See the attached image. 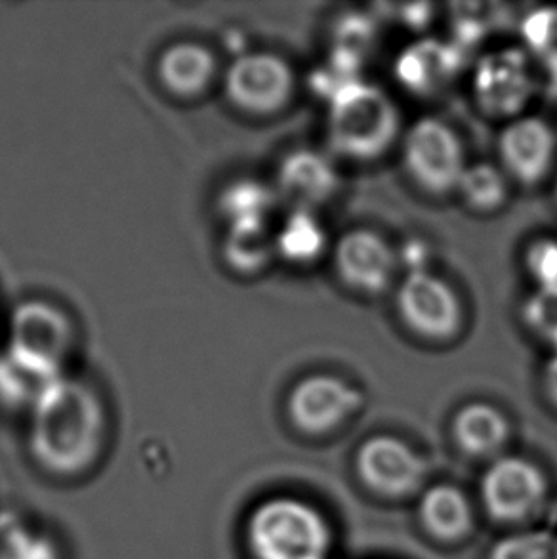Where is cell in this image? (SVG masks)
I'll return each instance as SVG.
<instances>
[{
  "label": "cell",
  "instance_id": "1",
  "mask_svg": "<svg viewBox=\"0 0 557 559\" xmlns=\"http://www.w3.org/2000/svg\"><path fill=\"white\" fill-rule=\"evenodd\" d=\"M106 433L104 403L79 378H58L29 411L31 456L50 476L86 474L99 461Z\"/></svg>",
  "mask_w": 557,
  "mask_h": 559
},
{
  "label": "cell",
  "instance_id": "2",
  "mask_svg": "<svg viewBox=\"0 0 557 559\" xmlns=\"http://www.w3.org/2000/svg\"><path fill=\"white\" fill-rule=\"evenodd\" d=\"M252 559H332L336 535L321 508L293 495H277L252 508L245 523Z\"/></svg>",
  "mask_w": 557,
  "mask_h": 559
},
{
  "label": "cell",
  "instance_id": "3",
  "mask_svg": "<svg viewBox=\"0 0 557 559\" xmlns=\"http://www.w3.org/2000/svg\"><path fill=\"white\" fill-rule=\"evenodd\" d=\"M400 132V109L377 84L355 79L329 98L327 138L332 152L344 159H380L392 150Z\"/></svg>",
  "mask_w": 557,
  "mask_h": 559
},
{
  "label": "cell",
  "instance_id": "4",
  "mask_svg": "<svg viewBox=\"0 0 557 559\" xmlns=\"http://www.w3.org/2000/svg\"><path fill=\"white\" fill-rule=\"evenodd\" d=\"M550 499L548 476L535 461L502 454L487 464L479 479V502L490 522L523 530L543 514Z\"/></svg>",
  "mask_w": 557,
  "mask_h": 559
},
{
  "label": "cell",
  "instance_id": "5",
  "mask_svg": "<svg viewBox=\"0 0 557 559\" xmlns=\"http://www.w3.org/2000/svg\"><path fill=\"white\" fill-rule=\"evenodd\" d=\"M354 468L359 484L378 499H415L428 487V459L392 433L365 439L355 451Z\"/></svg>",
  "mask_w": 557,
  "mask_h": 559
},
{
  "label": "cell",
  "instance_id": "6",
  "mask_svg": "<svg viewBox=\"0 0 557 559\" xmlns=\"http://www.w3.org/2000/svg\"><path fill=\"white\" fill-rule=\"evenodd\" d=\"M403 167L429 195H451L466 170V152L459 134L441 119L422 117L405 132Z\"/></svg>",
  "mask_w": 557,
  "mask_h": 559
},
{
  "label": "cell",
  "instance_id": "7",
  "mask_svg": "<svg viewBox=\"0 0 557 559\" xmlns=\"http://www.w3.org/2000/svg\"><path fill=\"white\" fill-rule=\"evenodd\" d=\"M75 333L66 311L43 300L15 308L8 326L7 352L45 371L66 374L63 367L73 352Z\"/></svg>",
  "mask_w": 557,
  "mask_h": 559
},
{
  "label": "cell",
  "instance_id": "8",
  "mask_svg": "<svg viewBox=\"0 0 557 559\" xmlns=\"http://www.w3.org/2000/svg\"><path fill=\"white\" fill-rule=\"evenodd\" d=\"M403 325L424 341L449 342L464 325V310L454 288L428 270H411L395 293Z\"/></svg>",
  "mask_w": 557,
  "mask_h": 559
},
{
  "label": "cell",
  "instance_id": "9",
  "mask_svg": "<svg viewBox=\"0 0 557 559\" xmlns=\"http://www.w3.org/2000/svg\"><path fill=\"white\" fill-rule=\"evenodd\" d=\"M365 405L359 388L319 372L301 378L286 397V416L308 438H324L349 423Z\"/></svg>",
  "mask_w": 557,
  "mask_h": 559
},
{
  "label": "cell",
  "instance_id": "10",
  "mask_svg": "<svg viewBox=\"0 0 557 559\" xmlns=\"http://www.w3.org/2000/svg\"><path fill=\"white\" fill-rule=\"evenodd\" d=\"M477 107L493 119H518L535 96V76L523 48H500L482 56L472 73Z\"/></svg>",
  "mask_w": 557,
  "mask_h": 559
},
{
  "label": "cell",
  "instance_id": "11",
  "mask_svg": "<svg viewBox=\"0 0 557 559\" xmlns=\"http://www.w3.org/2000/svg\"><path fill=\"white\" fill-rule=\"evenodd\" d=\"M294 88L293 68L277 53H242L227 68V98L245 114H277L293 99Z\"/></svg>",
  "mask_w": 557,
  "mask_h": 559
},
{
  "label": "cell",
  "instance_id": "12",
  "mask_svg": "<svg viewBox=\"0 0 557 559\" xmlns=\"http://www.w3.org/2000/svg\"><path fill=\"white\" fill-rule=\"evenodd\" d=\"M334 270L344 287L357 295L380 296L392 287L398 257L382 235L355 227L334 245Z\"/></svg>",
  "mask_w": 557,
  "mask_h": 559
},
{
  "label": "cell",
  "instance_id": "13",
  "mask_svg": "<svg viewBox=\"0 0 557 559\" xmlns=\"http://www.w3.org/2000/svg\"><path fill=\"white\" fill-rule=\"evenodd\" d=\"M557 136L552 124L536 115H521L508 121L498 134V157L502 170L521 186H536L550 175L556 163Z\"/></svg>",
  "mask_w": 557,
  "mask_h": 559
},
{
  "label": "cell",
  "instance_id": "14",
  "mask_svg": "<svg viewBox=\"0 0 557 559\" xmlns=\"http://www.w3.org/2000/svg\"><path fill=\"white\" fill-rule=\"evenodd\" d=\"M466 53L454 40L420 38L401 50L393 73L405 91L434 98L447 91L464 69Z\"/></svg>",
  "mask_w": 557,
  "mask_h": 559
},
{
  "label": "cell",
  "instance_id": "15",
  "mask_svg": "<svg viewBox=\"0 0 557 559\" xmlns=\"http://www.w3.org/2000/svg\"><path fill=\"white\" fill-rule=\"evenodd\" d=\"M339 186V173L331 159L313 150L288 153L277 168L278 201H286L293 209L316 211L336 193Z\"/></svg>",
  "mask_w": 557,
  "mask_h": 559
},
{
  "label": "cell",
  "instance_id": "16",
  "mask_svg": "<svg viewBox=\"0 0 557 559\" xmlns=\"http://www.w3.org/2000/svg\"><path fill=\"white\" fill-rule=\"evenodd\" d=\"M416 520L437 545H460L474 535V502L459 485H428L418 497Z\"/></svg>",
  "mask_w": 557,
  "mask_h": 559
},
{
  "label": "cell",
  "instance_id": "17",
  "mask_svg": "<svg viewBox=\"0 0 557 559\" xmlns=\"http://www.w3.org/2000/svg\"><path fill=\"white\" fill-rule=\"evenodd\" d=\"M451 436L457 449L467 459L493 462L506 454L512 439V423L495 405L472 401L452 416Z\"/></svg>",
  "mask_w": 557,
  "mask_h": 559
},
{
  "label": "cell",
  "instance_id": "18",
  "mask_svg": "<svg viewBox=\"0 0 557 559\" xmlns=\"http://www.w3.org/2000/svg\"><path fill=\"white\" fill-rule=\"evenodd\" d=\"M218 71L214 53L197 43H178L161 53L157 75L166 91L178 98H195L211 86Z\"/></svg>",
  "mask_w": 557,
  "mask_h": 559
},
{
  "label": "cell",
  "instance_id": "19",
  "mask_svg": "<svg viewBox=\"0 0 557 559\" xmlns=\"http://www.w3.org/2000/svg\"><path fill=\"white\" fill-rule=\"evenodd\" d=\"M273 245L275 254L288 264L309 265L323 257L329 237L316 212L293 209L277 234H273Z\"/></svg>",
  "mask_w": 557,
  "mask_h": 559
},
{
  "label": "cell",
  "instance_id": "20",
  "mask_svg": "<svg viewBox=\"0 0 557 559\" xmlns=\"http://www.w3.org/2000/svg\"><path fill=\"white\" fill-rule=\"evenodd\" d=\"M61 377L63 374L45 371L4 349L0 354V405L29 413L40 395Z\"/></svg>",
  "mask_w": 557,
  "mask_h": 559
},
{
  "label": "cell",
  "instance_id": "21",
  "mask_svg": "<svg viewBox=\"0 0 557 559\" xmlns=\"http://www.w3.org/2000/svg\"><path fill=\"white\" fill-rule=\"evenodd\" d=\"M278 203L277 191L268 183L252 178H242L229 183L220 193V214L227 219V226H242V224H268V216L272 214Z\"/></svg>",
  "mask_w": 557,
  "mask_h": 559
},
{
  "label": "cell",
  "instance_id": "22",
  "mask_svg": "<svg viewBox=\"0 0 557 559\" xmlns=\"http://www.w3.org/2000/svg\"><path fill=\"white\" fill-rule=\"evenodd\" d=\"M0 559H61L52 535L12 510L0 512Z\"/></svg>",
  "mask_w": 557,
  "mask_h": 559
},
{
  "label": "cell",
  "instance_id": "23",
  "mask_svg": "<svg viewBox=\"0 0 557 559\" xmlns=\"http://www.w3.org/2000/svg\"><path fill=\"white\" fill-rule=\"evenodd\" d=\"M275 254L273 234L268 224L227 226L224 258L239 273H258L272 262Z\"/></svg>",
  "mask_w": 557,
  "mask_h": 559
},
{
  "label": "cell",
  "instance_id": "24",
  "mask_svg": "<svg viewBox=\"0 0 557 559\" xmlns=\"http://www.w3.org/2000/svg\"><path fill=\"white\" fill-rule=\"evenodd\" d=\"M457 193L462 197L467 209L479 214H493L508 203L510 183L502 168L490 163H475L467 165Z\"/></svg>",
  "mask_w": 557,
  "mask_h": 559
},
{
  "label": "cell",
  "instance_id": "25",
  "mask_svg": "<svg viewBox=\"0 0 557 559\" xmlns=\"http://www.w3.org/2000/svg\"><path fill=\"white\" fill-rule=\"evenodd\" d=\"M525 52L548 69L557 83V7L536 8L521 22Z\"/></svg>",
  "mask_w": 557,
  "mask_h": 559
},
{
  "label": "cell",
  "instance_id": "26",
  "mask_svg": "<svg viewBox=\"0 0 557 559\" xmlns=\"http://www.w3.org/2000/svg\"><path fill=\"white\" fill-rule=\"evenodd\" d=\"M487 559H557V535L546 530H515L490 546Z\"/></svg>",
  "mask_w": 557,
  "mask_h": 559
},
{
  "label": "cell",
  "instance_id": "27",
  "mask_svg": "<svg viewBox=\"0 0 557 559\" xmlns=\"http://www.w3.org/2000/svg\"><path fill=\"white\" fill-rule=\"evenodd\" d=\"M525 325L557 354V290L536 288L523 306Z\"/></svg>",
  "mask_w": 557,
  "mask_h": 559
},
{
  "label": "cell",
  "instance_id": "28",
  "mask_svg": "<svg viewBox=\"0 0 557 559\" xmlns=\"http://www.w3.org/2000/svg\"><path fill=\"white\" fill-rule=\"evenodd\" d=\"M525 267L541 290H557V241L538 239L529 245Z\"/></svg>",
  "mask_w": 557,
  "mask_h": 559
},
{
  "label": "cell",
  "instance_id": "29",
  "mask_svg": "<svg viewBox=\"0 0 557 559\" xmlns=\"http://www.w3.org/2000/svg\"><path fill=\"white\" fill-rule=\"evenodd\" d=\"M543 384L546 400L557 408V354H554L544 367Z\"/></svg>",
  "mask_w": 557,
  "mask_h": 559
},
{
  "label": "cell",
  "instance_id": "30",
  "mask_svg": "<svg viewBox=\"0 0 557 559\" xmlns=\"http://www.w3.org/2000/svg\"><path fill=\"white\" fill-rule=\"evenodd\" d=\"M554 91H556V96H557V83L554 84Z\"/></svg>",
  "mask_w": 557,
  "mask_h": 559
},
{
  "label": "cell",
  "instance_id": "31",
  "mask_svg": "<svg viewBox=\"0 0 557 559\" xmlns=\"http://www.w3.org/2000/svg\"><path fill=\"white\" fill-rule=\"evenodd\" d=\"M554 191H556V201H557V180H556V189H554Z\"/></svg>",
  "mask_w": 557,
  "mask_h": 559
}]
</instances>
